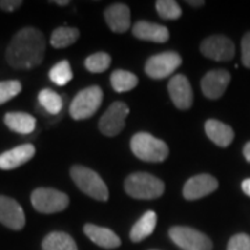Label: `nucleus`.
<instances>
[{
	"instance_id": "28",
	"label": "nucleus",
	"mask_w": 250,
	"mask_h": 250,
	"mask_svg": "<svg viewBox=\"0 0 250 250\" xmlns=\"http://www.w3.org/2000/svg\"><path fill=\"white\" fill-rule=\"evenodd\" d=\"M156 10H157L159 16L164 20H177L182 14L181 6L174 0H159V1H156Z\"/></svg>"
},
{
	"instance_id": "15",
	"label": "nucleus",
	"mask_w": 250,
	"mask_h": 250,
	"mask_svg": "<svg viewBox=\"0 0 250 250\" xmlns=\"http://www.w3.org/2000/svg\"><path fill=\"white\" fill-rule=\"evenodd\" d=\"M104 18L108 28L116 34H124L131 27V11L124 3L110 4L104 10Z\"/></svg>"
},
{
	"instance_id": "30",
	"label": "nucleus",
	"mask_w": 250,
	"mask_h": 250,
	"mask_svg": "<svg viewBox=\"0 0 250 250\" xmlns=\"http://www.w3.org/2000/svg\"><path fill=\"white\" fill-rule=\"evenodd\" d=\"M227 250H250V236L246 233H236L228 242Z\"/></svg>"
},
{
	"instance_id": "9",
	"label": "nucleus",
	"mask_w": 250,
	"mask_h": 250,
	"mask_svg": "<svg viewBox=\"0 0 250 250\" xmlns=\"http://www.w3.org/2000/svg\"><path fill=\"white\" fill-rule=\"evenodd\" d=\"M200 52L205 57L215 62H229L235 56V45L227 36L213 35L202 42Z\"/></svg>"
},
{
	"instance_id": "5",
	"label": "nucleus",
	"mask_w": 250,
	"mask_h": 250,
	"mask_svg": "<svg viewBox=\"0 0 250 250\" xmlns=\"http://www.w3.org/2000/svg\"><path fill=\"white\" fill-rule=\"evenodd\" d=\"M31 203L36 211L53 214L65 210L70 205L68 196L53 188H38L31 195Z\"/></svg>"
},
{
	"instance_id": "12",
	"label": "nucleus",
	"mask_w": 250,
	"mask_h": 250,
	"mask_svg": "<svg viewBox=\"0 0 250 250\" xmlns=\"http://www.w3.org/2000/svg\"><path fill=\"white\" fill-rule=\"evenodd\" d=\"M168 93L172 103L179 110H188L193 103V90L190 82L182 74L174 75L171 78L168 82Z\"/></svg>"
},
{
	"instance_id": "10",
	"label": "nucleus",
	"mask_w": 250,
	"mask_h": 250,
	"mask_svg": "<svg viewBox=\"0 0 250 250\" xmlns=\"http://www.w3.org/2000/svg\"><path fill=\"white\" fill-rule=\"evenodd\" d=\"M129 113L128 106L123 102H114L110 107L104 111L99 121V129L106 136H116L125 125V118Z\"/></svg>"
},
{
	"instance_id": "18",
	"label": "nucleus",
	"mask_w": 250,
	"mask_h": 250,
	"mask_svg": "<svg viewBox=\"0 0 250 250\" xmlns=\"http://www.w3.org/2000/svg\"><path fill=\"white\" fill-rule=\"evenodd\" d=\"M83 232L93 243L103 249H116L121 245V239L116 232L104 227H98L95 224H86L83 227Z\"/></svg>"
},
{
	"instance_id": "36",
	"label": "nucleus",
	"mask_w": 250,
	"mask_h": 250,
	"mask_svg": "<svg viewBox=\"0 0 250 250\" xmlns=\"http://www.w3.org/2000/svg\"><path fill=\"white\" fill-rule=\"evenodd\" d=\"M53 3L59 4V6H67V4H70V1H68V0H62V1H60V0H56V1H53Z\"/></svg>"
},
{
	"instance_id": "23",
	"label": "nucleus",
	"mask_w": 250,
	"mask_h": 250,
	"mask_svg": "<svg viewBox=\"0 0 250 250\" xmlns=\"http://www.w3.org/2000/svg\"><path fill=\"white\" fill-rule=\"evenodd\" d=\"M110 82H111L113 89L118 93H123V92H129L136 88L138 77L132 72L125 71V70H116L110 77Z\"/></svg>"
},
{
	"instance_id": "13",
	"label": "nucleus",
	"mask_w": 250,
	"mask_h": 250,
	"mask_svg": "<svg viewBox=\"0 0 250 250\" xmlns=\"http://www.w3.org/2000/svg\"><path fill=\"white\" fill-rule=\"evenodd\" d=\"M218 188V181L210 174H200L188 179L184 185L182 193L187 200H197L213 193Z\"/></svg>"
},
{
	"instance_id": "19",
	"label": "nucleus",
	"mask_w": 250,
	"mask_h": 250,
	"mask_svg": "<svg viewBox=\"0 0 250 250\" xmlns=\"http://www.w3.org/2000/svg\"><path fill=\"white\" fill-rule=\"evenodd\" d=\"M205 131L208 139L220 147L229 146L235 136L232 128L218 120H207L205 124Z\"/></svg>"
},
{
	"instance_id": "3",
	"label": "nucleus",
	"mask_w": 250,
	"mask_h": 250,
	"mask_svg": "<svg viewBox=\"0 0 250 250\" xmlns=\"http://www.w3.org/2000/svg\"><path fill=\"white\" fill-rule=\"evenodd\" d=\"M131 150L139 160L161 163L168 157V146L147 132H138L131 139Z\"/></svg>"
},
{
	"instance_id": "32",
	"label": "nucleus",
	"mask_w": 250,
	"mask_h": 250,
	"mask_svg": "<svg viewBox=\"0 0 250 250\" xmlns=\"http://www.w3.org/2000/svg\"><path fill=\"white\" fill-rule=\"evenodd\" d=\"M20 6H22L21 0H1L0 1V9L4 10V11H14Z\"/></svg>"
},
{
	"instance_id": "20",
	"label": "nucleus",
	"mask_w": 250,
	"mask_h": 250,
	"mask_svg": "<svg viewBox=\"0 0 250 250\" xmlns=\"http://www.w3.org/2000/svg\"><path fill=\"white\" fill-rule=\"evenodd\" d=\"M4 124L14 132L27 135L34 132L36 126V120L35 117L27 114V113L13 111V113H7L4 116Z\"/></svg>"
},
{
	"instance_id": "2",
	"label": "nucleus",
	"mask_w": 250,
	"mask_h": 250,
	"mask_svg": "<svg viewBox=\"0 0 250 250\" xmlns=\"http://www.w3.org/2000/svg\"><path fill=\"white\" fill-rule=\"evenodd\" d=\"M125 192L134 199L152 200L164 193V182L147 172L131 174L124 182Z\"/></svg>"
},
{
	"instance_id": "29",
	"label": "nucleus",
	"mask_w": 250,
	"mask_h": 250,
	"mask_svg": "<svg viewBox=\"0 0 250 250\" xmlns=\"http://www.w3.org/2000/svg\"><path fill=\"white\" fill-rule=\"evenodd\" d=\"M22 86L20 81H1L0 82V106L16 98Z\"/></svg>"
},
{
	"instance_id": "27",
	"label": "nucleus",
	"mask_w": 250,
	"mask_h": 250,
	"mask_svg": "<svg viewBox=\"0 0 250 250\" xmlns=\"http://www.w3.org/2000/svg\"><path fill=\"white\" fill-rule=\"evenodd\" d=\"M111 64V57L110 54L104 53V52H99V53L90 54L89 57L85 60V67L86 70L90 72H103L107 70Z\"/></svg>"
},
{
	"instance_id": "31",
	"label": "nucleus",
	"mask_w": 250,
	"mask_h": 250,
	"mask_svg": "<svg viewBox=\"0 0 250 250\" xmlns=\"http://www.w3.org/2000/svg\"><path fill=\"white\" fill-rule=\"evenodd\" d=\"M242 62L245 67L250 68V32L245 34L242 38Z\"/></svg>"
},
{
	"instance_id": "7",
	"label": "nucleus",
	"mask_w": 250,
	"mask_h": 250,
	"mask_svg": "<svg viewBox=\"0 0 250 250\" xmlns=\"http://www.w3.org/2000/svg\"><path fill=\"white\" fill-rule=\"evenodd\" d=\"M168 235L171 241L182 250L213 249V242L207 235L189 227H172Z\"/></svg>"
},
{
	"instance_id": "14",
	"label": "nucleus",
	"mask_w": 250,
	"mask_h": 250,
	"mask_svg": "<svg viewBox=\"0 0 250 250\" xmlns=\"http://www.w3.org/2000/svg\"><path fill=\"white\" fill-rule=\"evenodd\" d=\"M229 82H231V74L227 70H213L207 72L202 78L200 86L206 98L215 100L223 96Z\"/></svg>"
},
{
	"instance_id": "17",
	"label": "nucleus",
	"mask_w": 250,
	"mask_h": 250,
	"mask_svg": "<svg viewBox=\"0 0 250 250\" xmlns=\"http://www.w3.org/2000/svg\"><path fill=\"white\" fill-rule=\"evenodd\" d=\"M132 34L141 41H149L156 43H164L170 39L168 28L149 21H138L132 28Z\"/></svg>"
},
{
	"instance_id": "33",
	"label": "nucleus",
	"mask_w": 250,
	"mask_h": 250,
	"mask_svg": "<svg viewBox=\"0 0 250 250\" xmlns=\"http://www.w3.org/2000/svg\"><path fill=\"white\" fill-rule=\"evenodd\" d=\"M242 190L250 197V178L245 179V181L242 182Z\"/></svg>"
},
{
	"instance_id": "16",
	"label": "nucleus",
	"mask_w": 250,
	"mask_h": 250,
	"mask_svg": "<svg viewBox=\"0 0 250 250\" xmlns=\"http://www.w3.org/2000/svg\"><path fill=\"white\" fill-rule=\"evenodd\" d=\"M35 146L31 143H24L11 150L0 154V168L1 170H14L20 166L25 164L35 156Z\"/></svg>"
},
{
	"instance_id": "22",
	"label": "nucleus",
	"mask_w": 250,
	"mask_h": 250,
	"mask_svg": "<svg viewBox=\"0 0 250 250\" xmlns=\"http://www.w3.org/2000/svg\"><path fill=\"white\" fill-rule=\"evenodd\" d=\"M42 250H78V248L68 233L54 231L45 236L42 242Z\"/></svg>"
},
{
	"instance_id": "24",
	"label": "nucleus",
	"mask_w": 250,
	"mask_h": 250,
	"mask_svg": "<svg viewBox=\"0 0 250 250\" xmlns=\"http://www.w3.org/2000/svg\"><path fill=\"white\" fill-rule=\"evenodd\" d=\"M80 38V31L72 27H59L53 31L50 36V43L56 49H62L72 45Z\"/></svg>"
},
{
	"instance_id": "26",
	"label": "nucleus",
	"mask_w": 250,
	"mask_h": 250,
	"mask_svg": "<svg viewBox=\"0 0 250 250\" xmlns=\"http://www.w3.org/2000/svg\"><path fill=\"white\" fill-rule=\"evenodd\" d=\"M49 78L53 83L59 85V86L68 83L72 80V70L70 62L67 60L57 62L56 65L52 67V70L49 72Z\"/></svg>"
},
{
	"instance_id": "6",
	"label": "nucleus",
	"mask_w": 250,
	"mask_h": 250,
	"mask_svg": "<svg viewBox=\"0 0 250 250\" xmlns=\"http://www.w3.org/2000/svg\"><path fill=\"white\" fill-rule=\"evenodd\" d=\"M103 102V92L98 85L82 89L74 98L70 106V114L74 120H86L92 117Z\"/></svg>"
},
{
	"instance_id": "1",
	"label": "nucleus",
	"mask_w": 250,
	"mask_h": 250,
	"mask_svg": "<svg viewBox=\"0 0 250 250\" xmlns=\"http://www.w3.org/2000/svg\"><path fill=\"white\" fill-rule=\"evenodd\" d=\"M45 52L43 34L36 28L27 27L13 36L6 50V60L13 68L29 70L43 62Z\"/></svg>"
},
{
	"instance_id": "8",
	"label": "nucleus",
	"mask_w": 250,
	"mask_h": 250,
	"mask_svg": "<svg viewBox=\"0 0 250 250\" xmlns=\"http://www.w3.org/2000/svg\"><path fill=\"white\" fill-rule=\"evenodd\" d=\"M181 64H182V59L178 53L164 52V53L152 56L146 62L145 71L153 80H163L171 75Z\"/></svg>"
},
{
	"instance_id": "34",
	"label": "nucleus",
	"mask_w": 250,
	"mask_h": 250,
	"mask_svg": "<svg viewBox=\"0 0 250 250\" xmlns=\"http://www.w3.org/2000/svg\"><path fill=\"white\" fill-rule=\"evenodd\" d=\"M243 156H245V159L250 163V142H248L245 145V147H243Z\"/></svg>"
},
{
	"instance_id": "35",
	"label": "nucleus",
	"mask_w": 250,
	"mask_h": 250,
	"mask_svg": "<svg viewBox=\"0 0 250 250\" xmlns=\"http://www.w3.org/2000/svg\"><path fill=\"white\" fill-rule=\"evenodd\" d=\"M187 3L188 4H190V6H193V7H199V6H203V4H205V1H203V0H197V1H193V0H188Z\"/></svg>"
},
{
	"instance_id": "21",
	"label": "nucleus",
	"mask_w": 250,
	"mask_h": 250,
	"mask_svg": "<svg viewBox=\"0 0 250 250\" xmlns=\"http://www.w3.org/2000/svg\"><path fill=\"white\" fill-rule=\"evenodd\" d=\"M157 224V214L149 210L139 218V221L135 224L131 229L129 238L132 242H141L143 239H146L147 236H150L156 228Z\"/></svg>"
},
{
	"instance_id": "4",
	"label": "nucleus",
	"mask_w": 250,
	"mask_h": 250,
	"mask_svg": "<svg viewBox=\"0 0 250 250\" xmlns=\"http://www.w3.org/2000/svg\"><path fill=\"white\" fill-rule=\"evenodd\" d=\"M72 181L81 190L95 200L106 202L108 199V189L104 184V181L99 177L98 172L90 170L83 166H72L71 170Z\"/></svg>"
},
{
	"instance_id": "25",
	"label": "nucleus",
	"mask_w": 250,
	"mask_h": 250,
	"mask_svg": "<svg viewBox=\"0 0 250 250\" xmlns=\"http://www.w3.org/2000/svg\"><path fill=\"white\" fill-rule=\"evenodd\" d=\"M38 102L46 111L52 116H56L62 111V99L59 93H56L52 89H43L38 95Z\"/></svg>"
},
{
	"instance_id": "11",
	"label": "nucleus",
	"mask_w": 250,
	"mask_h": 250,
	"mask_svg": "<svg viewBox=\"0 0 250 250\" xmlns=\"http://www.w3.org/2000/svg\"><path fill=\"white\" fill-rule=\"evenodd\" d=\"M0 223L10 229L20 231L25 225V214L18 202L0 195Z\"/></svg>"
}]
</instances>
